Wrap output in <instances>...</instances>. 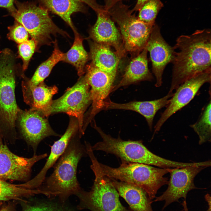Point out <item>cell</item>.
<instances>
[{
    "label": "cell",
    "mask_w": 211,
    "mask_h": 211,
    "mask_svg": "<svg viewBox=\"0 0 211 211\" xmlns=\"http://www.w3.org/2000/svg\"><path fill=\"white\" fill-rule=\"evenodd\" d=\"M211 32L208 28L197 30L177 38L173 47V68L168 92H173L191 78L211 71Z\"/></svg>",
    "instance_id": "obj_1"
},
{
    "label": "cell",
    "mask_w": 211,
    "mask_h": 211,
    "mask_svg": "<svg viewBox=\"0 0 211 211\" xmlns=\"http://www.w3.org/2000/svg\"><path fill=\"white\" fill-rule=\"evenodd\" d=\"M77 132L53 166L52 173L46 177L38 188L40 194L49 198L58 196L64 203L70 195H76L82 189L77 177V168L81 159L88 155L85 145L80 141L82 135Z\"/></svg>",
    "instance_id": "obj_2"
},
{
    "label": "cell",
    "mask_w": 211,
    "mask_h": 211,
    "mask_svg": "<svg viewBox=\"0 0 211 211\" xmlns=\"http://www.w3.org/2000/svg\"><path fill=\"white\" fill-rule=\"evenodd\" d=\"M91 161L103 176L135 185L143 189L151 200L158 190L168 184L164 176L173 168H157L142 163L122 161L120 166L113 168L99 162L94 157Z\"/></svg>",
    "instance_id": "obj_3"
},
{
    "label": "cell",
    "mask_w": 211,
    "mask_h": 211,
    "mask_svg": "<svg viewBox=\"0 0 211 211\" xmlns=\"http://www.w3.org/2000/svg\"><path fill=\"white\" fill-rule=\"evenodd\" d=\"M93 127L102 141L91 146L93 151H101L114 154L121 161L153 165L161 168H171L176 165L175 161L159 156L149 151L140 140H124L119 137L114 138L105 133L96 124Z\"/></svg>",
    "instance_id": "obj_4"
},
{
    "label": "cell",
    "mask_w": 211,
    "mask_h": 211,
    "mask_svg": "<svg viewBox=\"0 0 211 211\" xmlns=\"http://www.w3.org/2000/svg\"><path fill=\"white\" fill-rule=\"evenodd\" d=\"M14 2L17 8L10 14L25 27L37 46L50 45L52 35L57 33L68 35L55 25L48 10L42 6L31 2Z\"/></svg>",
    "instance_id": "obj_5"
},
{
    "label": "cell",
    "mask_w": 211,
    "mask_h": 211,
    "mask_svg": "<svg viewBox=\"0 0 211 211\" xmlns=\"http://www.w3.org/2000/svg\"><path fill=\"white\" fill-rule=\"evenodd\" d=\"M129 7L120 1L107 11L118 24L124 49L130 52L142 51L145 47L154 24H147L139 19Z\"/></svg>",
    "instance_id": "obj_6"
},
{
    "label": "cell",
    "mask_w": 211,
    "mask_h": 211,
    "mask_svg": "<svg viewBox=\"0 0 211 211\" xmlns=\"http://www.w3.org/2000/svg\"><path fill=\"white\" fill-rule=\"evenodd\" d=\"M90 167L95 176L93 184L89 191L81 189L76 195L80 202L78 208L91 211H132L122 204L117 191L107 178L94 164Z\"/></svg>",
    "instance_id": "obj_7"
},
{
    "label": "cell",
    "mask_w": 211,
    "mask_h": 211,
    "mask_svg": "<svg viewBox=\"0 0 211 211\" xmlns=\"http://www.w3.org/2000/svg\"><path fill=\"white\" fill-rule=\"evenodd\" d=\"M13 57L9 49L0 55V123L9 130L14 129L20 109L16 104Z\"/></svg>",
    "instance_id": "obj_8"
},
{
    "label": "cell",
    "mask_w": 211,
    "mask_h": 211,
    "mask_svg": "<svg viewBox=\"0 0 211 211\" xmlns=\"http://www.w3.org/2000/svg\"><path fill=\"white\" fill-rule=\"evenodd\" d=\"M76 84L68 89L60 97L52 101L47 116L58 113H65L76 118L82 135L84 113L91 103L90 87L85 76L80 77Z\"/></svg>",
    "instance_id": "obj_9"
},
{
    "label": "cell",
    "mask_w": 211,
    "mask_h": 211,
    "mask_svg": "<svg viewBox=\"0 0 211 211\" xmlns=\"http://www.w3.org/2000/svg\"><path fill=\"white\" fill-rule=\"evenodd\" d=\"M0 131V179L6 181H26L30 177L32 168L38 161L47 156V153L29 158L13 153L3 141Z\"/></svg>",
    "instance_id": "obj_10"
},
{
    "label": "cell",
    "mask_w": 211,
    "mask_h": 211,
    "mask_svg": "<svg viewBox=\"0 0 211 211\" xmlns=\"http://www.w3.org/2000/svg\"><path fill=\"white\" fill-rule=\"evenodd\" d=\"M211 77V71L200 73L185 81L175 90L166 109L154 126L153 137L171 116L193 98L204 84L210 83Z\"/></svg>",
    "instance_id": "obj_11"
},
{
    "label": "cell",
    "mask_w": 211,
    "mask_h": 211,
    "mask_svg": "<svg viewBox=\"0 0 211 211\" xmlns=\"http://www.w3.org/2000/svg\"><path fill=\"white\" fill-rule=\"evenodd\" d=\"M207 167L203 166H192L173 168L169 173L170 177L167 189L161 195L156 198L154 201H164L163 210L171 203L178 201L180 198L186 200L189 191L197 188L194 182L195 177Z\"/></svg>",
    "instance_id": "obj_12"
},
{
    "label": "cell",
    "mask_w": 211,
    "mask_h": 211,
    "mask_svg": "<svg viewBox=\"0 0 211 211\" xmlns=\"http://www.w3.org/2000/svg\"><path fill=\"white\" fill-rule=\"evenodd\" d=\"M40 112L31 108L19 110L17 115L21 132L35 154L38 146L44 139L50 136L61 137L50 126L47 120Z\"/></svg>",
    "instance_id": "obj_13"
},
{
    "label": "cell",
    "mask_w": 211,
    "mask_h": 211,
    "mask_svg": "<svg viewBox=\"0 0 211 211\" xmlns=\"http://www.w3.org/2000/svg\"><path fill=\"white\" fill-rule=\"evenodd\" d=\"M85 78L90 87L91 99V108L87 121L88 123L99 111L103 110L104 103L112 91L115 79L91 64L88 66Z\"/></svg>",
    "instance_id": "obj_14"
},
{
    "label": "cell",
    "mask_w": 211,
    "mask_h": 211,
    "mask_svg": "<svg viewBox=\"0 0 211 211\" xmlns=\"http://www.w3.org/2000/svg\"><path fill=\"white\" fill-rule=\"evenodd\" d=\"M146 47L150 54L152 71L155 76V85L158 87L162 84V76L164 69L169 63L171 62L174 50L162 37L159 26L154 25Z\"/></svg>",
    "instance_id": "obj_15"
},
{
    "label": "cell",
    "mask_w": 211,
    "mask_h": 211,
    "mask_svg": "<svg viewBox=\"0 0 211 211\" xmlns=\"http://www.w3.org/2000/svg\"><path fill=\"white\" fill-rule=\"evenodd\" d=\"M173 93L168 92L163 97L154 100L132 101L123 103H115L108 99L105 103L103 110L121 109L135 111L145 118L152 130L156 114L159 110L166 107Z\"/></svg>",
    "instance_id": "obj_16"
},
{
    "label": "cell",
    "mask_w": 211,
    "mask_h": 211,
    "mask_svg": "<svg viewBox=\"0 0 211 211\" xmlns=\"http://www.w3.org/2000/svg\"><path fill=\"white\" fill-rule=\"evenodd\" d=\"M96 14L97 19L90 31L91 38L95 42L114 47L122 55L120 35L109 13L105 11Z\"/></svg>",
    "instance_id": "obj_17"
},
{
    "label": "cell",
    "mask_w": 211,
    "mask_h": 211,
    "mask_svg": "<svg viewBox=\"0 0 211 211\" xmlns=\"http://www.w3.org/2000/svg\"><path fill=\"white\" fill-rule=\"evenodd\" d=\"M22 86L24 101L31 109L47 117L52 101V97L58 91L57 86H48L43 82L37 86H33L29 84L26 80L22 82Z\"/></svg>",
    "instance_id": "obj_18"
},
{
    "label": "cell",
    "mask_w": 211,
    "mask_h": 211,
    "mask_svg": "<svg viewBox=\"0 0 211 211\" xmlns=\"http://www.w3.org/2000/svg\"><path fill=\"white\" fill-rule=\"evenodd\" d=\"M79 131L78 121L74 118L70 120L68 127L60 138L55 141L51 147L50 152L44 166L39 173L30 181L35 188L39 187L46 177L48 170L53 167L65 151L72 137Z\"/></svg>",
    "instance_id": "obj_19"
},
{
    "label": "cell",
    "mask_w": 211,
    "mask_h": 211,
    "mask_svg": "<svg viewBox=\"0 0 211 211\" xmlns=\"http://www.w3.org/2000/svg\"><path fill=\"white\" fill-rule=\"evenodd\" d=\"M106 177L132 211H153L152 201L143 189L132 184Z\"/></svg>",
    "instance_id": "obj_20"
},
{
    "label": "cell",
    "mask_w": 211,
    "mask_h": 211,
    "mask_svg": "<svg viewBox=\"0 0 211 211\" xmlns=\"http://www.w3.org/2000/svg\"><path fill=\"white\" fill-rule=\"evenodd\" d=\"M147 51L146 46L141 53L133 59L126 69L122 79L114 86L112 91L121 87L142 81H151L153 79L148 67Z\"/></svg>",
    "instance_id": "obj_21"
},
{
    "label": "cell",
    "mask_w": 211,
    "mask_h": 211,
    "mask_svg": "<svg viewBox=\"0 0 211 211\" xmlns=\"http://www.w3.org/2000/svg\"><path fill=\"white\" fill-rule=\"evenodd\" d=\"M90 50L91 64L115 79L119 61L117 54L109 46L95 42L91 43Z\"/></svg>",
    "instance_id": "obj_22"
},
{
    "label": "cell",
    "mask_w": 211,
    "mask_h": 211,
    "mask_svg": "<svg viewBox=\"0 0 211 211\" xmlns=\"http://www.w3.org/2000/svg\"><path fill=\"white\" fill-rule=\"evenodd\" d=\"M40 0L42 6L59 16L74 31L76 30L71 20V15L76 12H87L84 4L79 0Z\"/></svg>",
    "instance_id": "obj_23"
},
{
    "label": "cell",
    "mask_w": 211,
    "mask_h": 211,
    "mask_svg": "<svg viewBox=\"0 0 211 211\" xmlns=\"http://www.w3.org/2000/svg\"><path fill=\"white\" fill-rule=\"evenodd\" d=\"M74 31L75 34L74 41L70 49L65 53L64 61L75 67L78 75L80 77L85 72V66L88 57L83 46L82 38L76 30Z\"/></svg>",
    "instance_id": "obj_24"
},
{
    "label": "cell",
    "mask_w": 211,
    "mask_h": 211,
    "mask_svg": "<svg viewBox=\"0 0 211 211\" xmlns=\"http://www.w3.org/2000/svg\"><path fill=\"white\" fill-rule=\"evenodd\" d=\"M54 43V50L51 56L38 67L31 79L26 80L29 84L37 86L43 82L55 65L60 61H64L65 53L59 49L56 42Z\"/></svg>",
    "instance_id": "obj_25"
},
{
    "label": "cell",
    "mask_w": 211,
    "mask_h": 211,
    "mask_svg": "<svg viewBox=\"0 0 211 211\" xmlns=\"http://www.w3.org/2000/svg\"><path fill=\"white\" fill-rule=\"evenodd\" d=\"M36 194V189L31 188L27 183L14 184L0 179V201L19 199L23 197Z\"/></svg>",
    "instance_id": "obj_26"
},
{
    "label": "cell",
    "mask_w": 211,
    "mask_h": 211,
    "mask_svg": "<svg viewBox=\"0 0 211 211\" xmlns=\"http://www.w3.org/2000/svg\"><path fill=\"white\" fill-rule=\"evenodd\" d=\"M211 106L210 100L199 119L190 125L198 136L200 145L211 142Z\"/></svg>",
    "instance_id": "obj_27"
},
{
    "label": "cell",
    "mask_w": 211,
    "mask_h": 211,
    "mask_svg": "<svg viewBox=\"0 0 211 211\" xmlns=\"http://www.w3.org/2000/svg\"><path fill=\"white\" fill-rule=\"evenodd\" d=\"M163 6V4L160 0H148L138 11L137 17L145 23L154 24L157 15Z\"/></svg>",
    "instance_id": "obj_28"
},
{
    "label": "cell",
    "mask_w": 211,
    "mask_h": 211,
    "mask_svg": "<svg viewBox=\"0 0 211 211\" xmlns=\"http://www.w3.org/2000/svg\"><path fill=\"white\" fill-rule=\"evenodd\" d=\"M37 46L36 42L33 39L18 44V53L23 60V71L25 70L28 68L30 59Z\"/></svg>",
    "instance_id": "obj_29"
},
{
    "label": "cell",
    "mask_w": 211,
    "mask_h": 211,
    "mask_svg": "<svg viewBox=\"0 0 211 211\" xmlns=\"http://www.w3.org/2000/svg\"><path fill=\"white\" fill-rule=\"evenodd\" d=\"M23 211H74L66 206L64 203L45 201L33 205L25 207Z\"/></svg>",
    "instance_id": "obj_30"
},
{
    "label": "cell",
    "mask_w": 211,
    "mask_h": 211,
    "mask_svg": "<svg viewBox=\"0 0 211 211\" xmlns=\"http://www.w3.org/2000/svg\"><path fill=\"white\" fill-rule=\"evenodd\" d=\"M8 38L18 44L28 40L29 33L20 23L15 21L14 24L8 27Z\"/></svg>",
    "instance_id": "obj_31"
},
{
    "label": "cell",
    "mask_w": 211,
    "mask_h": 211,
    "mask_svg": "<svg viewBox=\"0 0 211 211\" xmlns=\"http://www.w3.org/2000/svg\"><path fill=\"white\" fill-rule=\"evenodd\" d=\"M92 8L96 13L104 11V6L99 4L96 0H79Z\"/></svg>",
    "instance_id": "obj_32"
},
{
    "label": "cell",
    "mask_w": 211,
    "mask_h": 211,
    "mask_svg": "<svg viewBox=\"0 0 211 211\" xmlns=\"http://www.w3.org/2000/svg\"><path fill=\"white\" fill-rule=\"evenodd\" d=\"M14 0H0V7L7 8L10 13L13 11L16 8L13 5Z\"/></svg>",
    "instance_id": "obj_33"
},
{
    "label": "cell",
    "mask_w": 211,
    "mask_h": 211,
    "mask_svg": "<svg viewBox=\"0 0 211 211\" xmlns=\"http://www.w3.org/2000/svg\"><path fill=\"white\" fill-rule=\"evenodd\" d=\"M124 0H104V9L107 11L116 3L120 1H122Z\"/></svg>",
    "instance_id": "obj_34"
},
{
    "label": "cell",
    "mask_w": 211,
    "mask_h": 211,
    "mask_svg": "<svg viewBox=\"0 0 211 211\" xmlns=\"http://www.w3.org/2000/svg\"><path fill=\"white\" fill-rule=\"evenodd\" d=\"M148 0H137L136 3L132 9L131 10L132 13L138 11L144 4Z\"/></svg>",
    "instance_id": "obj_35"
},
{
    "label": "cell",
    "mask_w": 211,
    "mask_h": 211,
    "mask_svg": "<svg viewBox=\"0 0 211 211\" xmlns=\"http://www.w3.org/2000/svg\"><path fill=\"white\" fill-rule=\"evenodd\" d=\"M182 204L183 207L184 211H189L187 206L186 200L183 201Z\"/></svg>",
    "instance_id": "obj_36"
},
{
    "label": "cell",
    "mask_w": 211,
    "mask_h": 211,
    "mask_svg": "<svg viewBox=\"0 0 211 211\" xmlns=\"http://www.w3.org/2000/svg\"><path fill=\"white\" fill-rule=\"evenodd\" d=\"M0 211H10L7 206H4L2 207L0 210Z\"/></svg>",
    "instance_id": "obj_37"
}]
</instances>
